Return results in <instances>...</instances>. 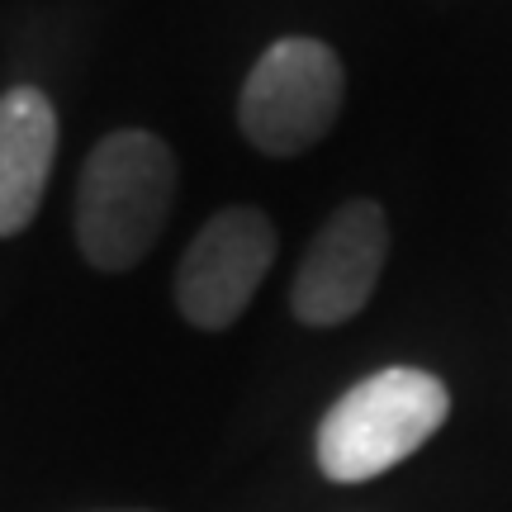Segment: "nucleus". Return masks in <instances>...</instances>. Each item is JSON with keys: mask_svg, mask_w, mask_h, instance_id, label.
<instances>
[{"mask_svg": "<svg viewBox=\"0 0 512 512\" xmlns=\"http://www.w3.org/2000/svg\"><path fill=\"white\" fill-rule=\"evenodd\" d=\"M446 418H451V389L432 370H375L323 413L313 460L332 484H366L418 456Z\"/></svg>", "mask_w": 512, "mask_h": 512, "instance_id": "obj_2", "label": "nucleus"}, {"mask_svg": "<svg viewBox=\"0 0 512 512\" xmlns=\"http://www.w3.org/2000/svg\"><path fill=\"white\" fill-rule=\"evenodd\" d=\"M176 152L147 128H114L86 152L76 181V247L95 271H133L166 233L176 204Z\"/></svg>", "mask_w": 512, "mask_h": 512, "instance_id": "obj_1", "label": "nucleus"}, {"mask_svg": "<svg viewBox=\"0 0 512 512\" xmlns=\"http://www.w3.org/2000/svg\"><path fill=\"white\" fill-rule=\"evenodd\" d=\"M275 252H280V238H275V223L266 209H256V204L219 209L190 238L181 266H176V280H171L181 318L200 332L233 328L256 299L266 271L275 266Z\"/></svg>", "mask_w": 512, "mask_h": 512, "instance_id": "obj_4", "label": "nucleus"}, {"mask_svg": "<svg viewBox=\"0 0 512 512\" xmlns=\"http://www.w3.org/2000/svg\"><path fill=\"white\" fill-rule=\"evenodd\" d=\"M114 512H152V508H114Z\"/></svg>", "mask_w": 512, "mask_h": 512, "instance_id": "obj_7", "label": "nucleus"}, {"mask_svg": "<svg viewBox=\"0 0 512 512\" xmlns=\"http://www.w3.org/2000/svg\"><path fill=\"white\" fill-rule=\"evenodd\" d=\"M57 110L38 86L0 95V238H19L43 209L57 162Z\"/></svg>", "mask_w": 512, "mask_h": 512, "instance_id": "obj_6", "label": "nucleus"}, {"mask_svg": "<svg viewBox=\"0 0 512 512\" xmlns=\"http://www.w3.org/2000/svg\"><path fill=\"white\" fill-rule=\"evenodd\" d=\"M347 105V67L337 48L309 34L275 38L238 91L242 138L266 157H304L328 138Z\"/></svg>", "mask_w": 512, "mask_h": 512, "instance_id": "obj_3", "label": "nucleus"}, {"mask_svg": "<svg viewBox=\"0 0 512 512\" xmlns=\"http://www.w3.org/2000/svg\"><path fill=\"white\" fill-rule=\"evenodd\" d=\"M389 256L384 204L347 200L328 214L294 266L290 313L304 328H342L370 304Z\"/></svg>", "mask_w": 512, "mask_h": 512, "instance_id": "obj_5", "label": "nucleus"}]
</instances>
